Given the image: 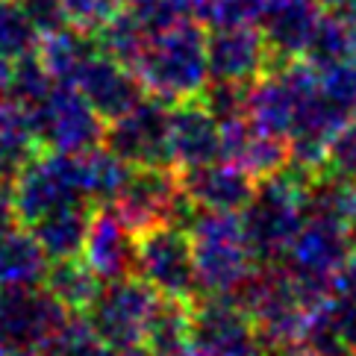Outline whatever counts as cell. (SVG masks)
I'll list each match as a JSON object with an SVG mask.
<instances>
[{"label": "cell", "instance_id": "1", "mask_svg": "<svg viewBox=\"0 0 356 356\" xmlns=\"http://www.w3.org/2000/svg\"><path fill=\"white\" fill-rule=\"evenodd\" d=\"M130 71L142 83L147 97H156L168 106L200 97L209 86L203 24H197V18H188L159 33H150L130 62Z\"/></svg>", "mask_w": 356, "mask_h": 356}, {"label": "cell", "instance_id": "2", "mask_svg": "<svg viewBox=\"0 0 356 356\" xmlns=\"http://www.w3.org/2000/svg\"><path fill=\"white\" fill-rule=\"evenodd\" d=\"M309 183L312 174L286 165L283 171L259 180L248 207L238 212L248 248L259 265H277L286 257L289 245L307 221Z\"/></svg>", "mask_w": 356, "mask_h": 356}, {"label": "cell", "instance_id": "3", "mask_svg": "<svg viewBox=\"0 0 356 356\" xmlns=\"http://www.w3.org/2000/svg\"><path fill=\"white\" fill-rule=\"evenodd\" d=\"M186 230L192 238L200 298H233L259 268L248 248L238 212L195 209Z\"/></svg>", "mask_w": 356, "mask_h": 356}, {"label": "cell", "instance_id": "4", "mask_svg": "<svg viewBox=\"0 0 356 356\" xmlns=\"http://www.w3.org/2000/svg\"><path fill=\"white\" fill-rule=\"evenodd\" d=\"M356 250V236L339 212L309 207L307 221L289 245L280 265L309 291L315 300L333 295L339 274Z\"/></svg>", "mask_w": 356, "mask_h": 356}, {"label": "cell", "instance_id": "5", "mask_svg": "<svg viewBox=\"0 0 356 356\" xmlns=\"http://www.w3.org/2000/svg\"><path fill=\"white\" fill-rule=\"evenodd\" d=\"M12 195H15L18 221L27 227L65 207H77V203L95 207L88 200L83 154L39 150L12 180Z\"/></svg>", "mask_w": 356, "mask_h": 356}, {"label": "cell", "instance_id": "6", "mask_svg": "<svg viewBox=\"0 0 356 356\" xmlns=\"http://www.w3.org/2000/svg\"><path fill=\"white\" fill-rule=\"evenodd\" d=\"M136 236L162 224H188L195 207L180 186V171L171 165H130L118 195L109 203Z\"/></svg>", "mask_w": 356, "mask_h": 356}, {"label": "cell", "instance_id": "7", "mask_svg": "<svg viewBox=\"0 0 356 356\" xmlns=\"http://www.w3.org/2000/svg\"><path fill=\"white\" fill-rule=\"evenodd\" d=\"M33 133L44 150L56 154H88L104 145L106 121L74 86L54 83L27 106Z\"/></svg>", "mask_w": 356, "mask_h": 356}, {"label": "cell", "instance_id": "8", "mask_svg": "<svg viewBox=\"0 0 356 356\" xmlns=\"http://www.w3.org/2000/svg\"><path fill=\"white\" fill-rule=\"evenodd\" d=\"M136 277H142L159 298L188 303L200 298L192 238L183 224H162L138 236Z\"/></svg>", "mask_w": 356, "mask_h": 356}, {"label": "cell", "instance_id": "9", "mask_svg": "<svg viewBox=\"0 0 356 356\" xmlns=\"http://www.w3.org/2000/svg\"><path fill=\"white\" fill-rule=\"evenodd\" d=\"M159 303V295L142 277H121L100 286L95 300L83 312L95 336L106 345L136 348L142 345L147 321Z\"/></svg>", "mask_w": 356, "mask_h": 356}, {"label": "cell", "instance_id": "10", "mask_svg": "<svg viewBox=\"0 0 356 356\" xmlns=\"http://www.w3.org/2000/svg\"><path fill=\"white\" fill-rule=\"evenodd\" d=\"M192 356H265V345L257 324L236 300L197 298Z\"/></svg>", "mask_w": 356, "mask_h": 356}, {"label": "cell", "instance_id": "11", "mask_svg": "<svg viewBox=\"0 0 356 356\" xmlns=\"http://www.w3.org/2000/svg\"><path fill=\"white\" fill-rule=\"evenodd\" d=\"M68 309L50 298L44 286H12L0 289V341L39 350L68 321Z\"/></svg>", "mask_w": 356, "mask_h": 356}, {"label": "cell", "instance_id": "12", "mask_svg": "<svg viewBox=\"0 0 356 356\" xmlns=\"http://www.w3.org/2000/svg\"><path fill=\"white\" fill-rule=\"evenodd\" d=\"M168 104L145 97L115 121H106L104 147L127 165H168Z\"/></svg>", "mask_w": 356, "mask_h": 356}, {"label": "cell", "instance_id": "13", "mask_svg": "<svg viewBox=\"0 0 356 356\" xmlns=\"http://www.w3.org/2000/svg\"><path fill=\"white\" fill-rule=\"evenodd\" d=\"M207 65L212 83L250 86L274 68V56L259 27H212L207 33Z\"/></svg>", "mask_w": 356, "mask_h": 356}, {"label": "cell", "instance_id": "14", "mask_svg": "<svg viewBox=\"0 0 356 356\" xmlns=\"http://www.w3.org/2000/svg\"><path fill=\"white\" fill-rule=\"evenodd\" d=\"M221 159V121L200 97L174 104L168 112V165L177 171Z\"/></svg>", "mask_w": 356, "mask_h": 356}, {"label": "cell", "instance_id": "15", "mask_svg": "<svg viewBox=\"0 0 356 356\" xmlns=\"http://www.w3.org/2000/svg\"><path fill=\"white\" fill-rule=\"evenodd\" d=\"M71 86L92 104V109L104 121H115L118 115L130 112L136 104H142L147 97L142 83L136 80V74L121 65L118 59L106 56L100 47L86 59V65L80 68Z\"/></svg>", "mask_w": 356, "mask_h": 356}, {"label": "cell", "instance_id": "16", "mask_svg": "<svg viewBox=\"0 0 356 356\" xmlns=\"http://www.w3.org/2000/svg\"><path fill=\"white\" fill-rule=\"evenodd\" d=\"M136 253H138V236L121 221V215L106 203L95 207L92 224L86 233L83 259L104 283L136 274Z\"/></svg>", "mask_w": 356, "mask_h": 356}, {"label": "cell", "instance_id": "17", "mask_svg": "<svg viewBox=\"0 0 356 356\" xmlns=\"http://www.w3.org/2000/svg\"><path fill=\"white\" fill-rule=\"evenodd\" d=\"M221 159L238 165L253 180H265L291 162V150L283 136L257 127L248 115L221 121Z\"/></svg>", "mask_w": 356, "mask_h": 356}, {"label": "cell", "instance_id": "18", "mask_svg": "<svg viewBox=\"0 0 356 356\" xmlns=\"http://www.w3.org/2000/svg\"><path fill=\"white\" fill-rule=\"evenodd\" d=\"M257 183L259 180H253L248 171H241L238 165L227 159L180 171V186L188 203L195 209L209 212H241L257 192Z\"/></svg>", "mask_w": 356, "mask_h": 356}, {"label": "cell", "instance_id": "19", "mask_svg": "<svg viewBox=\"0 0 356 356\" xmlns=\"http://www.w3.org/2000/svg\"><path fill=\"white\" fill-rule=\"evenodd\" d=\"M321 15L318 0H265L257 27L271 47L274 68L303 56Z\"/></svg>", "mask_w": 356, "mask_h": 356}, {"label": "cell", "instance_id": "20", "mask_svg": "<svg viewBox=\"0 0 356 356\" xmlns=\"http://www.w3.org/2000/svg\"><path fill=\"white\" fill-rule=\"evenodd\" d=\"M192 324L195 303L159 298L147 321L142 348L147 350V356H192Z\"/></svg>", "mask_w": 356, "mask_h": 356}, {"label": "cell", "instance_id": "21", "mask_svg": "<svg viewBox=\"0 0 356 356\" xmlns=\"http://www.w3.org/2000/svg\"><path fill=\"white\" fill-rule=\"evenodd\" d=\"M92 212H95V207L77 203V207L56 209V212L44 215V218H39L35 224H30V233L39 241L47 262L80 257L83 245H86L88 224H92Z\"/></svg>", "mask_w": 356, "mask_h": 356}, {"label": "cell", "instance_id": "22", "mask_svg": "<svg viewBox=\"0 0 356 356\" xmlns=\"http://www.w3.org/2000/svg\"><path fill=\"white\" fill-rule=\"evenodd\" d=\"M39 150L42 145L33 133L27 106L6 95L0 100V180L12 183Z\"/></svg>", "mask_w": 356, "mask_h": 356}, {"label": "cell", "instance_id": "23", "mask_svg": "<svg viewBox=\"0 0 356 356\" xmlns=\"http://www.w3.org/2000/svg\"><path fill=\"white\" fill-rule=\"evenodd\" d=\"M42 286L50 298H56L68 312H86L88 303L95 300V295L104 286L92 268L86 265V259H56L47 262V271L42 277Z\"/></svg>", "mask_w": 356, "mask_h": 356}, {"label": "cell", "instance_id": "24", "mask_svg": "<svg viewBox=\"0 0 356 356\" xmlns=\"http://www.w3.org/2000/svg\"><path fill=\"white\" fill-rule=\"evenodd\" d=\"M47 271V257L42 253L33 233L15 227L0 236V289L12 286H42Z\"/></svg>", "mask_w": 356, "mask_h": 356}, {"label": "cell", "instance_id": "25", "mask_svg": "<svg viewBox=\"0 0 356 356\" xmlns=\"http://www.w3.org/2000/svg\"><path fill=\"white\" fill-rule=\"evenodd\" d=\"M42 33L33 21L27 0H0V56L9 62L35 54Z\"/></svg>", "mask_w": 356, "mask_h": 356}, {"label": "cell", "instance_id": "26", "mask_svg": "<svg viewBox=\"0 0 356 356\" xmlns=\"http://www.w3.org/2000/svg\"><path fill=\"white\" fill-rule=\"evenodd\" d=\"M200 0H124V12L145 33H159L171 24L197 18Z\"/></svg>", "mask_w": 356, "mask_h": 356}, {"label": "cell", "instance_id": "27", "mask_svg": "<svg viewBox=\"0 0 356 356\" xmlns=\"http://www.w3.org/2000/svg\"><path fill=\"white\" fill-rule=\"evenodd\" d=\"M265 0H200L197 21L209 27H257Z\"/></svg>", "mask_w": 356, "mask_h": 356}, {"label": "cell", "instance_id": "28", "mask_svg": "<svg viewBox=\"0 0 356 356\" xmlns=\"http://www.w3.org/2000/svg\"><path fill=\"white\" fill-rule=\"evenodd\" d=\"M59 6L65 12L71 27L97 33L124 6V0H59Z\"/></svg>", "mask_w": 356, "mask_h": 356}, {"label": "cell", "instance_id": "29", "mask_svg": "<svg viewBox=\"0 0 356 356\" xmlns=\"http://www.w3.org/2000/svg\"><path fill=\"white\" fill-rule=\"evenodd\" d=\"M318 74H321V86L333 97V104H339L350 118H356V59H345Z\"/></svg>", "mask_w": 356, "mask_h": 356}, {"label": "cell", "instance_id": "30", "mask_svg": "<svg viewBox=\"0 0 356 356\" xmlns=\"http://www.w3.org/2000/svg\"><path fill=\"white\" fill-rule=\"evenodd\" d=\"M324 168L330 174L341 177V180L356 183V118L348 121L339 130V136L333 138V145H330V150H327Z\"/></svg>", "mask_w": 356, "mask_h": 356}, {"label": "cell", "instance_id": "31", "mask_svg": "<svg viewBox=\"0 0 356 356\" xmlns=\"http://www.w3.org/2000/svg\"><path fill=\"white\" fill-rule=\"evenodd\" d=\"M15 227H21V221L15 209V195H12V183L0 180V236L12 233Z\"/></svg>", "mask_w": 356, "mask_h": 356}, {"label": "cell", "instance_id": "32", "mask_svg": "<svg viewBox=\"0 0 356 356\" xmlns=\"http://www.w3.org/2000/svg\"><path fill=\"white\" fill-rule=\"evenodd\" d=\"M86 356H147V350L142 345L136 348H118V345H106V341H97V345L88 350Z\"/></svg>", "mask_w": 356, "mask_h": 356}, {"label": "cell", "instance_id": "33", "mask_svg": "<svg viewBox=\"0 0 356 356\" xmlns=\"http://www.w3.org/2000/svg\"><path fill=\"white\" fill-rule=\"evenodd\" d=\"M318 3L336 15H356V0H318Z\"/></svg>", "mask_w": 356, "mask_h": 356}, {"label": "cell", "instance_id": "34", "mask_svg": "<svg viewBox=\"0 0 356 356\" xmlns=\"http://www.w3.org/2000/svg\"><path fill=\"white\" fill-rule=\"evenodd\" d=\"M9 83H12V62L6 56H0V100L6 97Z\"/></svg>", "mask_w": 356, "mask_h": 356}, {"label": "cell", "instance_id": "35", "mask_svg": "<svg viewBox=\"0 0 356 356\" xmlns=\"http://www.w3.org/2000/svg\"><path fill=\"white\" fill-rule=\"evenodd\" d=\"M0 356H35V350L21 348V345H12V341H0Z\"/></svg>", "mask_w": 356, "mask_h": 356}]
</instances>
